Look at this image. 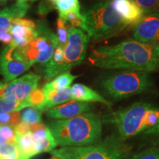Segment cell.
<instances>
[{
    "label": "cell",
    "mask_w": 159,
    "mask_h": 159,
    "mask_svg": "<svg viewBox=\"0 0 159 159\" xmlns=\"http://www.w3.org/2000/svg\"><path fill=\"white\" fill-rule=\"evenodd\" d=\"M89 61L101 69H119L147 73L158 71L159 45L126 40L114 45L93 49Z\"/></svg>",
    "instance_id": "cell-1"
},
{
    "label": "cell",
    "mask_w": 159,
    "mask_h": 159,
    "mask_svg": "<svg viewBox=\"0 0 159 159\" xmlns=\"http://www.w3.org/2000/svg\"><path fill=\"white\" fill-rule=\"evenodd\" d=\"M48 128L57 145L82 147L100 141L102 119L98 114L89 112L67 119H55Z\"/></svg>",
    "instance_id": "cell-2"
},
{
    "label": "cell",
    "mask_w": 159,
    "mask_h": 159,
    "mask_svg": "<svg viewBox=\"0 0 159 159\" xmlns=\"http://www.w3.org/2000/svg\"><path fill=\"white\" fill-rule=\"evenodd\" d=\"M103 122L114 125L116 136L125 141L143 134L159 123V107L145 102L133 104L122 110L111 113Z\"/></svg>",
    "instance_id": "cell-3"
},
{
    "label": "cell",
    "mask_w": 159,
    "mask_h": 159,
    "mask_svg": "<svg viewBox=\"0 0 159 159\" xmlns=\"http://www.w3.org/2000/svg\"><path fill=\"white\" fill-rule=\"evenodd\" d=\"M99 85L106 96L116 100L156 90V85L148 73L139 71L110 73L101 77Z\"/></svg>",
    "instance_id": "cell-4"
},
{
    "label": "cell",
    "mask_w": 159,
    "mask_h": 159,
    "mask_svg": "<svg viewBox=\"0 0 159 159\" xmlns=\"http://www.w3.org/2000/svg\"><path fill=\"white\" fill-rule=\"evenodd\" d=\"M83 30L89 39L102 40L120 33L128 27L109 1L98 2L82 13Z\"/></svg>",
    "instance_id": "cell-5"
},
{
    "label": "cell",
    "mask_w": 159,
    "mask_h": 159,
    "mask_svg": "<svg viewBox=\"0 0 159 159\" xmlns=\"http://www.w3.org/2000/svg\"><path fill=\"white\" fill-rule=\"evenodd\" d=\"M130 148L116 135L106 137L95 144L82 147H63L51 151L60 159H125Z\"/></svg>",
    "instance_id": "cell-6"
},
{
    "label": "cell",
    "mask_w": 159,
    "mask_h": 159,
    "mask_svg": "<svg viewBox=\"0 0 159 159\" xmlns=\"http://www.w3.org/2000/svg\"><path fill=\"white\" fill-rule=\"evenodd\" d=\"M38 35L30 43L22 47H16L15 53L24 61L30 63L44 65L52 56L58 46L56 35L43 22L37 26Z\"/></svg>",
    "instance_id": "cell-7"
},
{
    "label": "cell",
    "mask_w": 159,
    "mask_h": 159,
    "mask_svg": "<svg viewBox=\"0 0 159 159\" xmlns=\"http://www.w3.org/2000/svg\"><path fill=\"white\" fill-rule=\"evenodd\" d=\"M89 38L82 30L69 26L67 43L63 49V73L82 63L87 52Z\"/></svg>",
    "instance_id": "cell-8"
},
{
    "label": "cell",
    "mask_w": 159,
    "mask_h": 159,
    "mask_svg": "<svg viewBox=\"0 0 159 159\" xmlns=\"http://www.w3.org/2000/svg\"><path fill=\"white\" fill-rule=\"evenodd\" d=\"M39 79L38 75L29 73L9 82H0V98L26 100L32 91L37 89Z\"/></svg>",
    "instance_id": "cell-9"
},
{
    "label": "cell",
    "mask_w": 159,
    "mask_h": 159,
    "mask_svg": "<svg viewBox=\"0 0 159 159\" xmlns=\"http://www.w3.org/2000/svg\"><path fill=\"white\" fill-rule=\"evenodd\" d=\"M14 46L7 45L0 55V74L5 82L13 80L27 71L33 65L14 54Z\"/></svg>",
    "instance_id": "cell-10"
},
{
    "label": "cell",
    "mask_w": 159,
    "mask_h": 159,
    "mask_svg": "<svg viewBox=\"0 0 159 159\" xmlns=\"http://www.w3.org/2000/svg\"><path fill=\"white\" fill-rule=\"evenodd\" d=\"M9 32L13 39L11 45L16 47H25L38 35L37 25L34 21L23 18L13 19Z\"/></svg>",
    "instance_id": "cell-11"
},
{
    "label": "cell",
    "mask_w": 159,
    "mask_h": 159,
    "mask_svg": "<svg viewBox=\"0 0 159 159\" xmlns=\"http://www.w3.org/2000/svg\"><path fill=\"white\" fill-rule=\"evenodd\" d=\"M135 40L142 43L159 45V15H146L134 30Z\"/></svg>",
    "instance_id": "cell-12"
},
{
    "label": "cell",
    "mask_w": 159,
    "mask_h": 159,
    "mask_svg": "<svg viewBox=\"0 0 159 159\" xmlns=\"http://www.w3.org/2000/svg\"><path fill=\"white\" fill-rule=\"evenodd\" d=\"M94 106L91 103L71 99L49 109L47 111V114L54 119H67L91 112Z\"/></svg>",
    "instance_id": "cell-13"
},
{
    "label": "cell",
    "mask_w": 159,
    "mask_h": 159,
    "mask_svg": "<svg viewBox=\"0 0 159 159\" xmlns=\"http://www.w3.org/2000/svg\"><path fill=\"white\" fill-rule=\"evenodd\" d=\"M111 5L127 25H136L144 16V12L133 0H112Z\"/></svg>",
    "instance_id": "cell-14"
},
{
    "label": "cell",
    "mask_w": 159,
    "mask_h": 159,
    "mask_svg": "<svg viewBox=\"0 0 159 159\" xmlns=\"http://www.w3.org/2000/svg\"><path fill=\"white\" fill-rule=\"evenodd\" d=\"M29 4L27 2H17L14 5L0 11V39L2 35L9 30L14 19L22 18L28 11Z\"/></svg>",
    "instance_id": "cell-15"
},
{
    "label": "cell",
    "mask_w": 159,
    "mask_h": 159,
    "mask_svg": "<svg viewBox=\"0 0 159 159\" xmlns=\"http://www.w3.org/2000/svg\"><path fill=\"white\" fill-rule=\"evenodd\" d=\"M71 99L84 102H99L110 106L111 102L96 91L81 83L74 84L70 88Z\"/></svg>",
    "instance_id": "cell-16"
},
{
    "label": "cell",
    "mask_w": 159,
    "mask_h": 159,
    "mask_svg": "<svg viewBox=\"0 0 159 159\" xmlns=\"http://www.w3.org/2000/svg\"><path fill=\"white\" fill-rule=\"evenodd\" d=\"M45 102L43 103L39 111H48L49 109L71 100L70 88L63 89V90H44Z\"/></svg>",
    "instance_id": "cell-17"
},
{
    "label": "cell",
    "mask_w": 159,
    "mask_h": 159,
    "mask_svg": "<svg viewBox=\"0 0 159 159\" xmlns=\"http://www.w3.org/2000/svg\"><path fill=\"white\" fill-rule=\"evenodd\" d=\"M16 144L21 159H30L38 155L35 139L30 132L22 136H16Z\"/></svg>",
    "instance_id": "cell-18"
},
{
    "label": "cell",
    "mask_w": 159,
    "mask_h": 159,
    "mask_svg": "<svg viewBox=\"0 0 159 159\" xmlns=\"http://www.w3.org/2000/svg\"><path fill=\"white\" fill-rule=\"evenodd\" d=\"M77 75H71L69 71L62 73L51 82L46 83L43 89L44 90H63L70 88V85L75 79L77 78Z\"/></svg>",
    "instance_id": "cell-19"
},
{
    "label": "cell",
    "mask_w": 159,
    "mask_h": 159,
    "mask_svg": "<svg viewBox=\"0 0 159 159\" xmlns=\"http://www.w3.org/2000/svg\"><path fill=\"white\" fill-rule=\"evenodd\" d=\"M31 107L28 99L24 101L11 100L5 98H0V114L3 113L19 111L21 109Z\"/></svg>",
    "instance_id": "cell-20"
},
{
    "label": "cell",
    "mask_w": 159,
    "mask_h": 159,
    "mask_svg": "<svg viewBox=\"0 0 159 159\" xmlns=\"http://www.w3.org/2000/svg\"><path fill=\"white\" fill-rule=\"evenodd\" d=\"M54 4L59 12V15L64 14L70 11L80 12L79 0H56Z\"/></svg>",
    "instance_id": "cell-21"
},
{
    "label": "cell",
    "mask_w": 159,
    "mask_h": 159,
    "mask_svg": "<svg viewBox=\"0 0 159 159\" xmlns=\"http://www.w3.org/2000/svg\"><path fill=\"white\" fill-rule=\"evenodd\" d=\"M35 141L38 154L41 153V152H51L57 146L52 134L43 139H35Z\"/></svg>",
    "instance_id": "cell-22"
},
{
    "label": "cell",
    "mask_w": 159,
    "mask_h": 159,
    "mask_svg": "<svg viewBox=\"0 0 159 159\" xmlns=\"http://www.w3.org/2000/svg\"><path fill=\"white\" fill-rule=\"evenodd\" d=\"M144 15H159V0H133Z\"/></svg>",
    "instance_id": "cell-23"
},
{
    "label": "cell",
    "mask_w": 159,
    "mask_h": 159,
    "mask_svg": "<svg viewBox=\"0 0 159 159\" xmlns=\"http://www.w3.org/2000/svg\"><path fill=\"white\" fill-rule=\"evenodd\" d=\"M59 17L64 19L67 23L70 24V27H74V28L79 27L80 30H83L84 19H83L82 13H80V12L70 11L64 13V14L59 15Z\"/></svg>",
    "instance_id": "cell-24"
},
{
    "label": "cell",
    "mask_w": 159,
    "mask_h": 159,
    "mask_svg": "<svg viewBox=\"0 0 159 159\" xmlns=\"http://www.w3.org/2000/svg\"><path fill=\"white\" fill-rule=\"evenodd\" d=\"M68 27L67 22L64 19L58 18L57 21V39L58 41V46L64 49L68 39Z\"/></svg>",
    "instance_id": "cell-25"
},
{
    "label": "cell",
    "mask_w": 159,
    "mask_h": 159,
    "mask_svg": "<svg viewBox=\"0 0 159 159\" xmlns=\"http://www.w3.org/2000/svg\"><path fill=\"white\" fill-rule=\"evenodd\" d=\"M21 122H26L30 125L41 122V116L39 111L34 108H27L22 113L21 116Z\"/></svg>",
    "instance_id": "cell-26"
},
{
    "label": "cell",
    "mask_w": 159,
    "mask_h": 159,
    "mask_svg": "<svg viewBox=\"0 0 159 159\" xmlns=\"http://www.w3.org/2000/svg\"><path fill=\"white\" fill-rule=\"evenodd\" d=\"M21 121V115L19 111L3 113L0 114V125H8L15 127Z\"/></svg>",
    "instance_id": "cell-27"
},
{
    "label": "cell",
    "mask_w": 159,
    "mask_h": 159,
    "mask_svg": "<svg viewBox=\"0 0 159 159\" xmlns=\"http://www.w3.org/2000/svg\"><path fill=\"white\" fill-rule=\"evenodd\" d=\"M27 99L31 107L39 111L45 102V94L43 89H35L34 91H32Z\"/></svg>",
    "instance_id": "cell-28"
},
{
    "label": "cell",
    "mask_w": 159,
    "mask_h": 159,
    "mask_svg": "<svg viewBox=\"0 0 159 159\" xmlns=\"http://www.w3.org/2000/svg\"><path fill=\"white\" fill-rule=\"evenodd\" d=\"M132 159H159V146H152L145 149L135 154Z\"/></svg>",
    "instance_id": "cell-29"
},
{
    "label": "cell",
    "mask_w": 159,
    "mask_h": 159,
    "mask_svg": "<svg viewBox=\"0 0 159 159\" xmlns=\"http://www.w3.org/2000/svg\"><path fill=\"white\" fill-rule=\"evenodd\" d=\"M0 134L8 144H16V134L13 127L8 125H0Z\"/></svg>",
    "instance_id": "cell-30"
},
{
    "label": "cell",
    "mask_w": 159,
    "mask_h": 159,
    "mask_svg": "<svg viewBox=\"0 0 159 159\" xmlns=\"http://www.w3.org/2000/svg\"><path fill=\"white\" fill-rule=\"evenodd\" d=\"M143 135L150 141L153 146H159V123L148 130L144 131Z\"/></svg>",
    "instance_id": "cell-31"
},
{
    "label": "cell",
    "mask_w": 159,
    "mask_h": 159,
    "mask_svg": "<svg viewBox=\"0 0 159 159\" xmlns=\"http://www.w3.org/2000/svg\"><path fill=\"white\" fill-rule=\"evenodd\" d=\"M16 136H22L30 132V125L24 122H20L14 128Z\"/></svg>",
    "instance_id": "cell-32"
},
{
    "label": "cell",
    "mask_w": 159,
    "mask_h": 159,
    "mask_svg": "<svg viewBox=\"0 0 159 159\" xmlns=\"http://www.w3.org/2000/svg\"><path fill=\"white\" fill-rule=\"evenodd\" d=\"M13 36H12L11 33L8 30L2 35L1 39H0V41H2L3 43H5L7 45H10L13 42Z\"/></svg>",
    "instance_id": "cell-33"
},
{
    "label": "cell",
    "mask_w": 159,
    "mask_h": 159,
    "mask_svg": "<svg viewBox=\"0 0 159 159\" xmlns=\"http://www.w3.org/2000/svg\"><path fill=\"white\" fill-rule=\"evenodd\" d=\"M5 144H8V143H7V141H6L2 136V135L0 134V145H2Z\"/></svg>",
    "instance_id": "cell-34"
},
{
    "label": "cell",
    "mask_w": 159,
    "mask_h": 159,
    "mask_svg": "<svg viewBox=\"0 0 159 159\" xmlns=\"http://www.w3.org/2000/svg\"><path fill=\"white\" fill-rule=\"evenodd\" d=\"M99 2H103V1H109V2H111V1H112V0H98Z\"/></svg>",
    "instance_id": "cell-35"
},
{
    "label": "cell",
    "mask_w": 159,
    "mask_h": 159,
    "mask_svg": "<svg viewBox=\"0 0 159 159\" xmlns=\"http://www.w3.org/2000/svg\"><path fill=\"white\" fill-rule=\"evenodd\" d=\"M50 159H60V158H57V157H55V156H53L52 158H50Z\"/></svg>",
    "instance_id": "cell-36"
},
{
    "label": "cell",
    "mask_w": 159,
    "mask_h": 159,
    "mask_svg": "<svg viewBox=\"0 0 159 159\" xmlns=\"http://www.w3.org/2000/svg\"><path fill=\"white\" fill-rule=\"evenodd\" d=\"M6 0H0V2H5Z\"/></svg>",
    "instance_id": "cell-37"
},
{
    "label": "cell",
    "mask_w": 159,
    "mask_h": 159,
    "mask_svg": "<svg viewBox=\"0 0 159 159\" xmlns=\"http://www.w3.org/2000/svg\"><path fill=\"white\" fill-rule=\"evenodd\" d=\"M49 1L52 2H55V1H56V0H49Z\"/></svg>",
    "instance_id": "cell-38"
},
{
    "label": "cell",
    "mask_w": 159,
    "mask_h": 159,
    "mask_svg": "<svg viewBox=\"0 0 159 159\" xmlns=\"http://www.w3.org/2000/svg\"><path fill=\"white\" fill-rule=\"evenodd\" d=\"M0 159H6V158H3V157H0Z\"/></svg>",
    "instance_id": "cell-39"
},
{
    "label": "cell",
    "mask_w": 159,
    "mask_h": 159,
    "mask_svg": "<svg viewBox=\"0 0 159 159\" xmlns=\"http://www.w3.org/2000/svg\"><path fill=\"white\" fill-rule=\"evenodd\" d=\"M6 1H7V0H6Z\"/></svg>",
    "instance_id": "cell-40"
}]
</instances>
